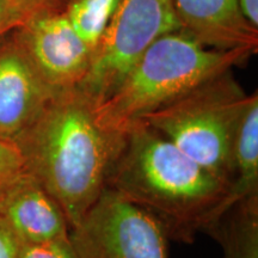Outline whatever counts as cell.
Listing matches in <instances>:
<instances>
[{"mask_svg":"<svg viewBox=\"0 0 258 258\" xmlns=\"http://www.w3.org/2000/svg\"><path fill=\"white\" fill-rule=\"evenodd\" d=\"M106 189L144 209L169 239L186 244L200 232L213 234L235 206L230 185L140 121L124 132Z\"/></svg>","mask_w":258,"mask_h":258,"instance_id":"cell-1","label":"cell"},{"mask_svg":"<svg viewBox=\"0 0 258 258\" xmlns=\"http://www.w3.org/2000/svg\"><path fill=\"white\" fill-rule=\"evenodd\" d=\"M95 108L77 88L57 91L14 140L27 172L59 203L70 228L106 189L124 138L102 127Z\"/></svg>","mask_w":258,"mask_h":258,"instance_id":"cell-2","label":"cell"},{"mask_svg":"<svg viewBox=\"0 0 258 258\" xmlns=\"http://www.w3.org/2000/svg\"><path fill=\"white\" fill-rule=\"evenodd\" d=\"M254 53L206 47L182 29L167 32L147 48L116 91L96 106V120L109 131L124 133L144 116L240 66Z\"/></svg>","mask_w":258,"mask_h":258,"instance_id":"cell-3","label":"cell"},{"mask_svg":"<svg viewBox=\"0 0 258 258\" xmlns=\"http://www.w3.org/2000/svg\"><path fill=\"white\" fill-rule=\"evenodd\" d=\"M247 99L228 71L139 121L232 186V146Z\"/></svg>","mask_w":258,"mask_h":258,"instance_id":"cell-4","label":"cell"},{"mask_svg":"<svg viewBox=\"0 0 258 258\" xmlns=\"http://www.w3.org/2000/svg\"><path fill=\"white\" fill-rule=\"evenodd\" d=\"M172 0H120L78 86L95 106L108 99L147 48L179 30Z\"/></svg>","mask_w":258,"mask_h":258,"instance_id":"cell-5","label":"cell"},{"mask_svg":"<svg viewBox=\"0 0 258 258\" xmlns=\"http://www.w3.org/2000/svg\"><path fill=\"white\" fill-rule=\"evenodd\" d=\"M167 240L150 214L111 189L70 228L78 258H169Z\"/></svg>","mask_w":258,"mask_h":258,"instance_id":"cell-6","label":"cell"},{"mask_svg":"<svg viewBox=\"0 0 258 258\" xmlns=\"http://www.w3.org/2000/svg\"><path fill=\"white\" fill-rule=\"evenodd\" d=\"M14 34L53 91L76 88L84 79L92 51L71 25L64 10L29 19Z\"/></svg>","mask_w":258,"mask_h":258,"instance_id":"cell-7","label":"cell"},{"mask_svg":"<svg viewBox=\"0 0 258 258\" xmlns=\"http://www.w3.org/2000/svg\"><path fill=\"white\" fill-rule=\"evenodd\" d=\"M55 93L41 78L14 31L0 41V138L14 141Z\"/></svg>","mask_w":258,"mask_h":258,"instance_id":"cell-8","label":"cell"},{"mask_svg":"<svg viewBox=\"0 0 258 258\" xmlns=\"http://www.w3.org/2000/svg\"><path fill=\"white\" fill-rule=\"evenodd\" d=\"M0 215L21 243L70 238L69 221L59 203L27 170L0 200Z\"/></svg>","mask_w":258,"mask_h":258,"instance_id":"cell-9","label":"cell"},{"mask_svg":"<svg viewBox=\"0 0 258 258\" xmlns=\"http://www.w3.org/2000/svg\"><path fill=\"white\" fill-rule=\"evenodd\" d=\"M180 29L206 47L257 51L258 29L241 15L238 0H172Z\"/></svg>","mask_w":258,"mask_h":258,"instance_id":"cell-10","label":"cell"},{"mask_svg":"<svg viewBox=\"0 0 258 258\" xmlns=\"http://www.w3.org/2000/svg\"><path fill=\"white\" fill-rule=\"evenodd\" d=\"M234 205L258 198V96L249 95L241 112L232 146Z\"/></svg>","mask_w":258,"mask_h":258,"instance_id":"cell-11","label":"cell"},{"mask_svg":"<svg viewBox=\"0 0 258 258\" xmlns=\"http://www.w3.org/2000/svg\"><path fill=\"white\" fill-rule=\"evenodd\" d=\"M120 0H69L64 14L78 36L95 51Z\"/></svg>","mask_w":258,"mask_h":258,"instance_id":"cell-12","label":"cell"},{"mask_svg":"<svg viewBox=\"0 0 258 258\" xmlns=\"http://www.w3.org/2000/svg\"><path fill=\"white\" fill-rule=\"evenodd\" d=\"M25 172L21 152L14 141L0 138V200Z\"/></svg>","mask_w":258,"mask_h":258,"instance_id":"cell-13","label":"cell"},{"mask_svg":"<svg viewBox=\"0 0 258 258\" xmlns=\"http://www.w3.org/2000/svg\"><path fill=\"white\" fill-rule=\"evenodd\" d=\"M19 258H78L70 238L21 243Z\"/></svg>","mask_w":258,"mask_h":258,"instance_id":"cell-14","label":"cell"},{"mask_svg":"<svg viewBox=\"0 0 258 258\" xmlns=\"http://www.w3.org/2000/svg\"><path fill=\"white\" fill-rule=\"evenodd\" d=\"M22 21L27 22L37 16L63 11L69 0H4Z\"/></svg>","mask_w":258,"mask_h":258,"instance_id":"cell-15","label":"cell"},{"mask_svg":"<svg viewBox=\"0 0 258 258\" xmlns=\"http://www.w3.org/2000/svg\"><path fill=\"white\" fill-rule=\"evenodd\" d=\"M21 240L0 215V258H19Z\"/></svg>","mask_w":258,"mask_h":258,"instance_id":"cell-16","label":"cell"},{"mask_svg":"<svg viewBox=\"0 0 258 258\" xmlns=\"http://www.w3.org/2000/svg\"><path fill=\"white\" fill-rule=\"evenodd\" d=\"M21 24H23L22 18L4 0H0V41Z\"/></svg>","mask_w":258,"mask_h":258,"instance_id":"cell-17","label":"cell"},{"mask_svg":"<svg viewBox=\"0 0 258 258\" xmlns=\"http://www.w3.org/2000/svg\"><path fill=\"white\" fill-rule=\"evenodd\" d=\"M238 4L244 18L258 29V0H238Z\"/></svg>","mask_w":258,"mask_h":258,"instance_id":"cell-18","label":"cell"}]
</instances>
